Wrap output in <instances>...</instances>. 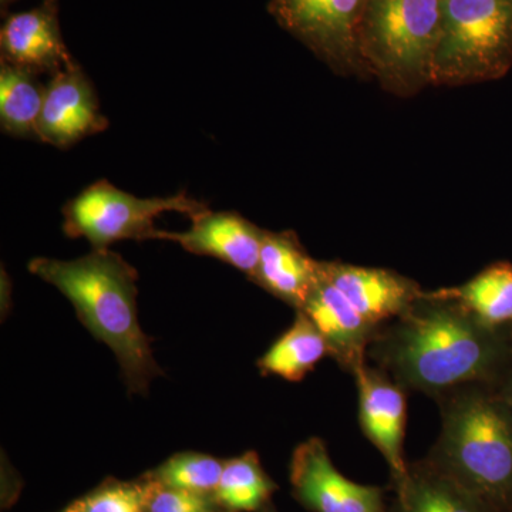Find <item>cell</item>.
<instances>
[{"instance_id":"6da1fadb","label":"cell","mask_w":512,"mask_h":512,"mask_svg":"<svg viewBox=\"0 0 512 512\" xmlns=\"http://www.w3.org/2000/svg\"><path fill=\"white\" fill-rule=\"evenodd\" d=\"M366 357L403 389L443 396L466 384L498 386L512 372L511 326L487 325L436 291L377 328Z\"/></svg>"},{"instance_id":"7a4b0ae2","label":"cell","mask_w":512,"mask_h":512,"mask_svg":"<svg viewBox=\"0 0 512 512\" xmlns=\"http://www.w3.org/2000/svg\"><path fill=\"white\" fill-rule=\"evenodd\" d=\"M30 274L55 286L72 302L80 322L117 357L128 392L146 394L163 375L151 339L138 323L137 271L109 248L73 261L35 258Z\"/></svg>"},{"instance_id":"3957f363","label":"cell","mask_w":512,"mask_h":512,"mask_svg":"<svg viewBox=\"0 0 512 512\" xmlns=\"http://www.w3.org/2000/svg\"><path fill=\"white\" fill-rule=\"evenodd\" d=\"M441 433L429 460L512 512V407L497 386L466 384L439 397Z\"/></svg>"},{"instance_id":"277c9868","label":"cell","mask_w":512,"mask_h":512,"mask_svg":"<svg viewBox=\"0 0 512 512\" xmlns=\"http://www.w3.org/2000/svg\"><path fill=\"white\" fill-rule=\"evenodd\" d=\"M441 0H365L357 53L366 74L400 97L431 84L439 42Z\"/></svg>"},{"instance_id":"5b68a950","label":"cell","mask_w":512,"mask_h":512,"mask_svg":"<svg viewBox=\"0 0 512 512\" xmlns=\"http://www.w3.org/2000/svg\"><path fill=\"white\" fill-rule=\"evenodd\" d=\"M512 66V0H441L434 86L498 80Z\"/></svg>"},{"instance_id":"8992f818","label":"cell","mask_w":512,"mask_h":512,"mask_svg":"<svg viewBox=\"0 0 512 512\" xmlns=\"http://www.w3.org/2000/svg\"><path fill=\"white\" fill-rule=\"evenodd\" d=\"M207 205L184 192L171 197L138 198L109 181H97L63 207V231L69 238H86L93 249L114 242L157 239L156 221L165 212L188 218L207 211Z\"/></svg>"},{"instance_id":"52a82bcc","label":"cell","mask_w":512,"mask_h":512,"mask_svg":"<svg viewBox=\"0 0 512 512\" xmlns=\"http://www.w3.org/2000/svg\"><path fill=\"white\" fill-rule=\"evenodd\" d=\"M365 0H269L278 25L336 73L366 74L357 53V26Z\"/></svg>"},{"instance_id":"ba28073f","label":"cell","mask_w":512,"mask_h":512,"mask_svg":"<svg viewBox=\"0 0 512 512\" xmlns=\"http://www.w3.org/2000/svg\"><path fill=\"white\" fill-rule=\"evenodd\" d=\"M289 480L296 500L313 512H387L383 488L342 476L318 437L295 448Z\"/></svg>"},{"instance_id":"9c48e42d","label":"cell","mask_w":512,"mask_h":512,"mask_svg":"<svg viewBox=\"0 0 512 512\" xmlns=\"http://www.w3.org/2000/svg\"><path fill=\"white\" fill-rule=\"evenodd\" d=\"M352 373L359 392L360 427L389 464L392 484L399 483L409 468L403 454L406 389L379 367L369 366L367 359L360 362Z\"/></svg>"},{"instance_id":"30bf717a","label":"cell","mask_w":512,"mask_h":512,"mask_svg":"<svg viewBox=\"0 0 512 512\" xmlns=\"http://www.w3.org/2000/svg\"><path fill=\"white\" fill-rule=\"evenodd\" d=\"M109 127L101 114L92 82L76 62L53 74L46 86L40 113L39 140L57 148H69L84 137Z\"/></svg>"},{"instance_id":"8fae6325","label":"cell","mask_w":512,"mask_h":512,"mask_svg":"<svg viewBox=\"0 0 512 512\" xmlns=\"http://www.w3.org/2000/svg\"><path fill=\"white\" fill-rule=\"evenodd\" d=\"M191 228L184 232L158 231L157 239L173 241L191 254L212 256L254 275L261 255L265 229L256 227L237 212L204 211L190 218Z\"/></svg>"},{"instance_id":"7c38bea8","label":"cell","mask_w":512,"mask_h":512,"mask_svg":"<svg viewBox=\"0 0 512 512\" xmlns=\"http://www.w3.org/2000/svg\"><path fill=\"white\" fill-rule=\"evenodd\" d=\"M320 271L376 329L399 318L423 293L412 279L389 269L320 261Z\"/></svg>"},{"instance_id":"4fadbf2b","label":"cell","mask_w":512,"mask_h":512,"mask_svg":"<svg viewBox=\"0 0 512 512\" xmlns=\"http://www.w3.org/2000/svg\"><path fill=\"white\" fill-rule=\"evenodd\" d=\"M3 62L30 72L55 74L74 62L64 46L57 3L43 0L39 8L13 13L0 30Z\"/></svg>"},{"instance_id":"5bb4252c","label":"cell","mask_w":512,"mask_h":512,"mask_svg":"<svg viewBox=\"0 0 512 512\" xmlns=\"http://www.w3.org/2000/svg\"><path fill=\"white\" fill-rule=\"evenodd\" d=\"M315 323L328 343L329 353L339 365L353 372L366 353L376 328L320 271L318 284L312 289L301 311Z\"/></svg>"},{"instance_id":"9a60e30c","label":"cell","mask_w":512,"mask_h":512,"mask_svg":"<svg viewBox=\"0 0 512 512\" xmlns=\"http://www.w3.org/2000/svg\"><path fill=\"white\" fill-rule=\"evenodd\" d=\"M320 278V261L309 256L295 232H264L251 281L301 311Z\"/></svg>"},{"instance_id":"2e32d148","label":"cell","mask_w":512,"mask_h":512,"mask_svg":"<svg viewBox=\"0 0 512 512\" xmlns=\"http://www.w3.org/2000/svg\"><path fill=\"white\" fill-rule=\"evenodd\" d=\"M387 512H505L448 476L429 458L409 464L406 476L392 484Z\"/></svg>"},{"instance_id":"e0dca14e","label":"cell","mask_w":512,"mask_h":512,"mask_svg":"<svg viewBox=\"0 0 512 512\" xmlns=\"http://www.w3.org/2000/svg\"><path fill=\"white\" fill-rule=\"evenodd\" d=\"M325 356H330L328 343L315 323L298 312L291 328L259 359L258 367L264 375L301 382Z\"/></svg>"},{"instance_id":"ac0fdd59","label":"cell","mask_w":512,"mask_h":512,"mask_svg":"<svg viewBox=\"0 0 512 512\" xmlns=\"http://www.w3.org/2000/svg\"><path fill=\"white\" fill-rule=\"evenodd\" d=\"M436 293L457 302L487 325H512L511 262H495L466 284L437 289Z\"/></svg>"},{"instance_id":"d6986e66","label":"cell","mask_w":512,"mask_h":512,"mask_svg":"<svg viewBox=\"0 0 512 512\" xmlns=\"http://www.w3.org/2000/svg\"><path fill=\"white\" fill-rule=\"evenodd\" d=\"M37 74L22 67L0 64V124L13 137L37 138L46 86Z\"/></svg>"},{"instance_id":"ffe728a7","label":"cell","mask_w":512,"mask_h":512,"mask_svg":"<svg viewBox=\"0 0 512 512\" xmlns=\"http://www.w3.org/2000/svg\"><path fill=\"white\" fill-rule=\"evenodd\" d=\"M275 488L259 463L258 454L247 453L224 461L220 483L212 498L231 511H261L268 507Z\"/></svg>"},{"instance_id":"44dd1931","label":"cell","mask_w":512,"mask_h":512,"mask_svg":"<svg viewBox=\"0 0 512 512\" xmlns=\"http://www.w3.org/2000/svg\"><path fill=\"white\" fill-rule=\"evenodd\" d=\"M224 463L200 453L177 454L165 461L151 476V481L175 490L211 495L217 490Z\"/></svg>"},{"instance_id":"7402d4cb","label":"cell","mask_w":512,"mask_h":512,"mask_svg":"<svg viewBox=\"0 0 512 512\" xmlns=\"http://www.w3.org/2000/svg\"><path fill=\"white\" fill-rule=\"evenodd\" d=\"M148 481L116 483L74 501L64 512H147Z\"/></svg>"},{"instance_id":"603a6c76","label":"cell","mask_w":512,"mask_h":512,"mask_svg":"<svg viewBox=\"0 0 512 512\" xmlns=\"http://www.w3.org/2000/svg\"><path fill=\"white\" fill-rule=\"evenodd\" d=\"M211 495L164 487L148 480L147 512H214Z\"/></svg>"},{"instance_id":"cb8c5ba5","label":"cell","mask_w":512,"mask_h":512,"mask_svg":"<svg viewBox=\"0 0 512 512\" xmlns=\"http://www.w3.org/2000/svg\"><path fill=\"white\" fill-rule=\"evenodd\" d=\"M498 392H500L501 396L504 397L505 402L510 404L512 407V372L510 375L505 377L503 383L498 384L497 386Z\"/></svg>"},{"instance_id":"d4e9b609","label":"cell","mask_w":512,"mask_h":512,"mask_svg":"<svg viewBox=\"0 0 512 512\" xmlns=\"http://www.w3.org/2000/svg\"><path fill=\"white\" fill-rule=\"evenodd\" d=\"M16 2V0H0V6H2V9L8 8L10 3Z\"/></svg>"},{"instance_id":"484cf974","label":"cell","mask_w":512,"mask_h":512,"mask_svg":"<svg viewBox=\"0 0 512 512\" xmlns=\"http://www.w3.org/2000/svg\"><path fill=\"white\" fill-rule=\"evenodd\" d=\"M264 512H276L274 510H269V508H265V511Z\"/></svg>"},{"instance_id":"4316f807","label":"cell","mask_w":512,"mask_h":512,"mask_svg":"<svg viewBox=\"0 0 512 512\" xmlns=\"http://www.w3.org/2000/svg\"><path fill=\"white\" fill-rule=\"evenodd\" d=\"M46 2L57 3V0H46Z\"/></svg>"},{"instance_id":"83f0119b","label":"cell","mask_w":512,"mask_h":512,"mask_svg":"<svg viewBox=\"0 0 512 512\" xmlns=\"http://www.w3.org/2000/svg\"><path fill=\"white\" fill-rule=\"evenodd\" d=\"M511 340H512V325H511Z\"/></svg>"}]
</instances>
